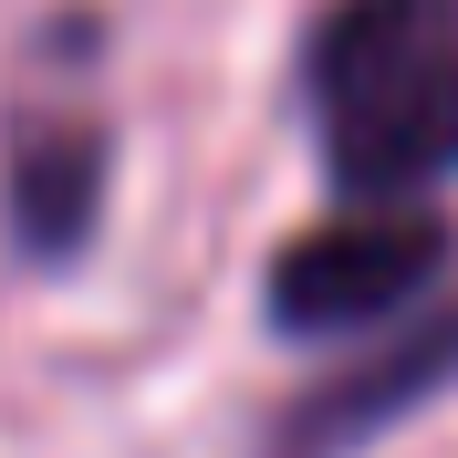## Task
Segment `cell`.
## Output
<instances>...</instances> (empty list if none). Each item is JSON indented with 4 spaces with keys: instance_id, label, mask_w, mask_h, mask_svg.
I'll list each match as a JSON object with an SVG mask.
<instances>
[{
    "instance_id": "obj_1",
    "label": "cell",
    "mask_w": 458,
    "mask_h": 458,
    "mask_svg": "<svg viewBox=\"0 0 458 458\" xmlns=\"http://www.w3.org/2000/svg\"><path fill=\"white\" fill-rule=\"evenodd\" d=\"M302 114L344 199H428L458 177V0H323Z\"/></svg>"
},
{
    "instance_id": "obj_2",
    "label": "cell",
    "mask_w": 458,
    "mask_h": 458,
    "mask_svg": "<svg viewBox=\"0 0 458 458\" xmlns=\"http://www.w3.org/2000/svg\"><path fill=\"white\" fill-rule=\"evenodd\" d=\"M458 260V229L428 199H344L323 229H302L260 271V313L292 344H354L386 334L406 302H428Z\"/></svg>"
},
{
    "instance_id": "obj_3",
    "label": "cell",
    "mask_w": 458,
    "mask_h": 458,
    "mask_svg": "<svg viewBox=\"0 0 458 458\" xmlns=\"http://www.w3.org/2000/svg\"><path fill=\"white\" fill-rule=\"evenodd\" d=\"M448 386H458V302H437V313H417L406 334H386L375 354H354V365H334L323 386H302V396L282 406V428L260 437V458H354L386 428H406L417 406H437Z\"/></svg>"
},
{
    "instance_id": "obj_4",
    "label": "cell",
    "mask_w": 458,
    "mask_h": 458,
    "mask_svg": "<svg viewBox=\"0 0 458 458\" xmlns=\"http://www.w3.org/2000/svg\"><path fill=\"white\" fill-rule=\"evenodd\" d=\"M105 177L114 146L94 114H21L11 125V167H0V208H11V250L63 271L105 219Z\"/></svg>"
}]
</instances>
